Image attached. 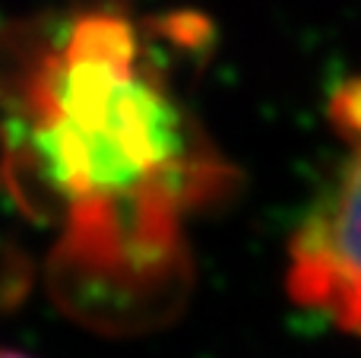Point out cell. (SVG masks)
<instances>
[{"instance_id": "3957f363", "label": "cell", "mask_w": 361, "mask_h": 358, "mask_svg": "<svg viewBox=\"0 0 361 358\" xmlns=\"http://www.w3.org/2000/svg\"><path fill=\"white\" fill-rule=\"evenodd\" d=\"M330 118L336 121L339 130H345L352 140H361V80L345 82L343 89L336 92L330 108Z\"/></svg>"}, {"instance_id": "6da1fadb", "label": "cell", "mask_w": 361, "mask_h": 358, "mask_svg": "<svg viewBox=\"0 0 361 358\" xmlns=\"http://www.w3.org/2000/svg\"><path fill=\"white\" fill-rule=\"evenodd\" d=\"M124 19L73 25L35 86V146L73 206L175 203L184 114L165 95Z\"/></svg>"}, {"instance_id": "7a4b0ae2", "label": "cell", "mask_w": 361, "mask_h": 358, "mask_svg": "<svg viewBox=\"0 0 361 358\" xmlns=\"http://www.w3.org/2000/svg\"><path fill=\"white\" fill-rule=\"evenodd\" d=\"M288 295L361 336V140L288 245Z\"/></svg>"}, {"instance_id": "277c9868", "label": "cell", "mask_w": 361, "mask_h": 358, "mask_svg": "<svg viewBox=\"0 0 361 358\" xmlns=\"http://www.w3.org/2000/svg\"><path fill=\"white\" fill-rule=\"evenodd\" d=\"M0 358H29V355H23V352H10V349H0Z\"/></svg>"}]
</instances>
